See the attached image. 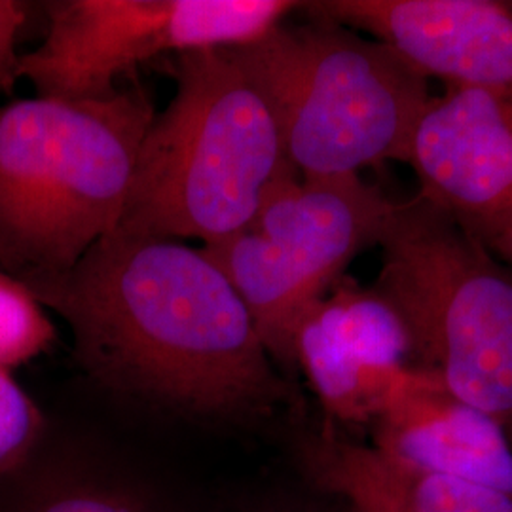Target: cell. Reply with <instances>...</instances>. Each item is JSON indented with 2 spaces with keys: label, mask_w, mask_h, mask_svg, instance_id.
I'll return each mask as SVG.
<instances>
[{
  "label": "cell",
  "mask_w": 512,
  "mask_h": 512,
  "mask_svg": "<svg viewBox=\"0 0 512 512\" xmlns=\"http://www.w3.org/2000/svg\"><path fill=\"white\" fill-rule=\"evenodd\" d=\"M19 281L71 327L88 372L131 399L205 420L266 418L291 401L247 306L203 249L114 230L71 270Z\"/></svg>",
  "instance_id": "1"
},
{
  "label": "cell",
  "mask_w": 512,
  "mask_h": 512,
  "mask_svg": "<svg viewBox=\"0 0 512 512\" xmlns=\"http://www.w3.org/2000/svg\"><path fill=\"white\" fill-rule=\"evenodd\" d=\"M177 90L139 147L120 232L230 238L298 175L274 110L228 50L175 57Z\"/></svg>",
  "instance_id": "2"
},
{
  "label": "cell",
  "mask_w": 512,
  "mask_h": 512,
  "mask_svg": "<svg viewBox=\"0 0 512 512\" xmlns=\"http://www.w3.org/2000/svg\"><path fill=\"white\" fill-rule=\"evenodd\" d=\"M156 116L141 88L107 99L0 105V266L61 274L118 228Z\"/></svg>",
  "instance_id": "3"
},
{
  "label": "cell",
  "mask_w": 512,
  "mask_h": 512,
  "mask_svg": "<svg viewBox=\"0 0 512 512\" xmlns=\"http://www.w3.org/2000/svg\"><path fill=\"white\" fill-rule=\"evenodd\" d=\"M268 105L304 179L404 162L429 78L393 48L323 19H285L253 44L226 48Z\"/></svg>",
  "instance_id": "4"
},
{
  "label": "cell",
  "mask_w": 512,
  "mask_h": 512,
  "mask_svg": "<svg viewBox=\"0 0 512 512\" xmlns=\"http://www.w3.org/2000/svg\"><path fill=\"white\" fill-rule=\"evenodd\" d=\"M372 289L399 311L412 368L512 440V268L420 194L395 202Z\"/></svg>",
  "instance_id": "5"
},
{
  "label": "cell",
  "mask_w": 512,
  "mask_h": 512,
  "mask_svg": "<svg viewBox=\"0 0 512 512\" xmlns=\"http://www.w3.org/2000/svg\"><path fill=\"white\" fill-rule=\"evenodd\" d=\"M393 209L395 202L361 175L296 177L241 232L202 247L241 296L275 366L296 370L300 323L344 279L353 258L380 245Z\"/></svg>",
  "instance_id": "6"
},
{
  "label": "cell",
  "mask_w": 512,
  "mask_h": 512,
  "mask_svg": "<svg viewBox=\"0 0 512 512\" xmlns=\"http://www.w3.org/2000/svg\"><path fill=\"white\" fill-rule=\"evenodd\" d=\"M42 44L19 55L38 97L107 99L154 57L253 44L298 12L293 0H50Z\"/></svg>",
  "instance_id": "7"
},
{
  "label": "cell",
  "mask_w": 512,
  "mask_h": 512,
  "mask_svg": "<svg viewBox=\"0 0 512 512\" xmlns=\"http://www.w3.org/2000/svg\"><path fill=\"white\" fill-rule=\"evenodd\" d=\"M404 164L423 200L494 253L512 228V92L446 86L421 112Z\"/></svg>",
  "instance_id": "8"
},
{
  "label": "cell",
  "mask_w": 512,
  "mask_h": 512,
  "mask_svg": "<svg viewBox=\"0 0 512 512\" xmlns=\"http://www.w3.org/2000/svg\"><path fill=\"white\" fill-rule=\"evenodd\" d=\"M294 363L329 420L372 425L412 374V342L384 296L342 279L300 323Z\"/></svg>",
  "instance_id": "9"
},
{
  "label": "cell",
  "mask_w": 512,
  "mask_h": 512,
  "mask_svg": "<svg viewBox=\"0 0 512 512\" xmlns=\"http://www.w3.org/2000/svg\"><path fill=\"white\" fill-rule=\"evenodd\" d=\"M300 12L384 42L446 86L512 92V2L317 0Z\"/></svg>",
  "instance_id": "10"
},
{
  "label": "cell",
  "mask_w": 512,
  "mask_h": 512,
  "mask_svg": "<svg viewBox=\"0 0 512 512\" xmlns=\"http://www.w3.org/2000/svg\"><path fill=\"white\" fill-rule=\"evenodd\" d=\"M374 452L393 471L454 478L512 494V440L488 414L414 370L372 421Z\"/></svg>",
  "instance_id": "11"
},
{
  "label": "cell",
  "mask_w": 512,
  "mask_h": 512,
  "mask_svg": "<svg viewBox=\"0 0 512 512\" xmlns=\"http://www.w3.org/2000/svg\"><path fill=\"white\" fill-rule=\"evenodd\" d=\"M302 456L315 486L342 499L346 511L410 512L397 478L372 446L325 427L306 440Z\"/></svg>",
  "instance_id": "12"
},
{
  "label": "cell",
  "mask_w": 512,
  "mask_h": 512,
  "mask_svg": "<svg viewBox=\"0 0 512 512\" xmlns=\"http://www.w3.org/2000/svg\"><path fill=\"white\" fill-rule=\"evenodd\" d=\"M57 330L46 308L14 275L0 272V368L27 365L54 346Z\"/></svg>",
  "instance_id": "13"
},
{
  "label": "cell",
  "mask_w": 512,
  "mask_h": 512,
  "mask_svg": "<svg viewBox=\"0 0 512 512\" xmlns=\"http://www.w3.org/2000/svg\"><path fill=\"white\" fill-rule=\"evenodd\" d=\"M391 473L397 478L410 512H512V494L431 475Z\"/></svg>",
  "instance_id": "14"
},
{
  "label": "cell",
  "mask_w": 512,
  "mask_h": 512,
  "mask_svg": "<svg viewBox=\"0 0 512 512\" xmlns=\"http://www.w3.org/2000/svg\"><path fill=\"white\" fill-rule=\"evenodd\" d=\"M44 429V416L10 370L0 368V473L29 456Z\"/></svg>",
  "instance_id": "15"
},
{
  "label": "cell",
  "mask_w": 512,
  "mask_h": 512,
  "mask_svg": "<svg viewBox=\"0 0 512 512\" xmlns=\"http://www.w3.org/2000/svg\"><path fill=\"white\" fill-rule=\"evenodd\" d=\"M31 512H143L128 495L99 486H74L46 497Z\"/></svg>",
  "instance_id": "16"
},
{
  "label": "cell",
  "mask_w": 512,
  "mask_h": 512,
  "mask_svg": "<svg viewBox=\"0 0 512 512\" xmlns=\"http://www.w3.org/2000/svg\"><path fill=\"white\" fill-rule=\"evenodd\" d=\"M27 21V4L0 0V93H12L19 82L18 35Z\"/></svg>",
  "instance_id": "17"
},
{
  "label": "cell",
  "mask_w": 512,
  "mask_h": 512,
  "mask_svg": "<svg viewBox=\"0 0 512 512\" xmlns=\"http://www.w3.org/2000/svg\"><path fill=\"white\" fill-rule=\"evenodd\" d=\"M494 253L501 256L505 260V264H509L512 268V228L501 238V241L495 245Z\"/></svg>",
  "instance_id": "18"
}]
</instances>
